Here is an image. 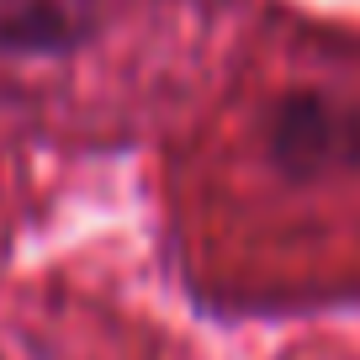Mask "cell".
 I'll use <instances>...</instances> for the list:
<instances>
[{
  "label": "cell",
  "mask_w": 360,
  "mask_h": 360,
  "mask_svg": "<svg viewBox=\"0 0 360 360\" xmlns=\"http://www.w3.org/2000/svg\"><path fill=\"white\" fill-rule=\"evenodd\" d=\"M169 191L212 302L281 313L360 297V48H302L233 90Z\"/></svg>",
  "instance_id": "cell-1"
}]
</instances>
